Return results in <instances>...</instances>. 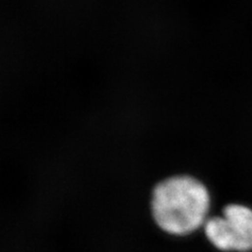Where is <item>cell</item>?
<instances>
[{
    "instance_id": "6da1fadb",
    "label": "cell",
    "mask_w": 252,
    "mask_h": 252,
    "mask_svg": "<svg viewBox=\"0 0 252 252\" xmlns=\"http://www.w3.org/2000/svg\"><path fill=\"white\" fill-rule=\"evenodd\" d=\"M209 206L207 188L189 175L163 177L148 196V214L154 226L170 236H186L204 227Z\"/></svg>"
},
{
    "instance_id": "7a4b0ae2",
    "label": "cell",
    "mask_w": 252,
    "mask_h": 252,
    "mask_svg": "<svg viewBox=\"0 0 252 252\" xmlns=\"http://www.w3.org/2000/svg\"><path fill=\"white\" fill-rule=\"evenodd\" d=\"M204 231L209 242L223 251H252V209L230 204L223 217L208 218Z\"/></svg>"
}]
</instances>
